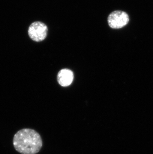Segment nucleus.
Masks as SVG:
<instances>
[{
  "mask_svg": "<svg viewBox=\"0 0 153 154\" xmlns=\"http://www.w3.org/2000/svg\"><path fill=\"white\" fill-rule=\"evenodd\" d=\"M13 145L16 151L22 154H36L42 146L40 136L31 129H23L17 132L13 139Z\"/></svg>",
  "mask_w": 153,
  "mask_h": 154,
  "instance_id": "nucleus-1",
  "label": "nucleus"
},
{
  "mask_svg": "<svg viewBox=\"0 0 153 154\" xmlns=\"http://www.w3.org/2000/svg\"><path fill=\"white\" fill-rule=\"evenodd\" d=\"M107 22L110 28L119 29L128 23L129 17L126 12L122 11H115L108 16Z\"/></svg>",
  "mask_w": 153,
  "mask_h": 154,
  "instance_id": "nucleus-3",
  "label": "nucleus"
},
{
  "mask_svg": "<svg viewBox=\"0 0 153 154\" xmlns=\"http://www.w3.org/2000/svg\"><path fill=\"white\" fill-rule=\"evenodd\" d=\"M47 26L41 22H35L31 24L28 29V34L32 41L40 42L45 39L47 35Z\"/></svg>",
  "mask_w": 153,
  "mask_h": 154,
  "instance_id": "nucleus-2",
  "label": "nucleus"
},
{
  "mask_svg": "<svg viewBox=\"0 0 153 154\" xmlns=\"http://www.w3.org/2000/svg\"><path fill=\"white\" fill-rule=\"evenodd\" d=\"M74 79V74L72 70L69 69H62L60 70L57 75V81L63 87H67L72 83Z\"/></svg>",
  "mask_w": 153,
  "mask_h": 154,
  "instance_id": "nucleus-4",
  "label": "nucleus"
}]
</instances>
